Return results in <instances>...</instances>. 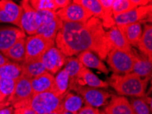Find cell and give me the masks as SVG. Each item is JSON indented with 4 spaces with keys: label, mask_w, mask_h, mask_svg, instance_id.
<instances>
[{
    "label": "cell",
    "mask_w": 152,
    "mask_h": 114,
    "mask_svg": "<svg viewBox=\"0 0 152 114\" xmlns=\"http://www.w3.org/2000/svg\"><path fill=\"white\" fill-rule=\"evenodd\" d=\"M30 5L36 11L49 10L57 12L58 10L55 0H31L29 1Z\"/></svg>",
    "instance_id": "obj_31"
},
{
    "label": "cell",
    "mask_w": 152,
    "mask_h": 114,
    "mask_svg": "<svg viewBox=\"0 0 152 114\" xmlns=\"http://www.w3.org/2000/svg\"><path fill=\"white\" fill-rule=\"evenodd\" d=\"M70 89L80 94L87 105L94 107H99L105 104L110 97L109 93L104 90L79 85L76 80L70 81Z\"/></svg>",
    "instance_id": "obj_6"
},
{
    "label": "cell",
    "mask_w": 152,
    "mask_h": 114,
    "mask_svg": "<svg viewBox=\"0 0 152 114\" xmlns=\"http://www.w3.org/2000/svg\"><path fill=\"white\" fill-rule=\"evenodd\" d=\"M77 79L83 80V85L87 84L89 85V87L91 88H107L109 85L107 82L99 79L96 74L92 73L90 70L86 68L83 64L80 66V71L79 74H78Z\"/></svg>",
    "instance_id": "obj_21"
},
{
    "label": "cell",
    "mask_w": 152,
    "mask_h": 114,
    "mask_svg": "<svg viewBox=\"0 0 152 114\" xmlns=\"http://www.w3.org/2000/svg\"><path fill=\"white\" fill-rule=\"evenodd\" d=\"M6 98V96H4L3 94H1V93L0 92V103H2V102L5 101Z\"/></svg>",
    "instance_id": "obj_41"
},
{
    "label": "cell",
    "mask_w": 152,
    "mask_h": 114,
    "mask_svg": "<svg viewBox=\"0 0 152 114\" xmlns=\"http://www.w3.org/2000/svg\"><path fill=\"white\" fill-rule=\"evenodd\" d=\"M25 53V39L22 38L18 40L11 46V47L4 52V56L11 59L16 62H23Z\"/></svg>",
    "instance_id": "obj_23"
},
{
    "label": "cell",
    "mask_w": 152,
    "mask_h": 114,
    "mask_svg": "<svg viewBox=\"0 0 152 114\" xmlns=\"http://www.w3.org/2000/svg\"><path fill=\"white\" fill-rule=\"evenodd\" d=\"M77 114H105L104 112H100L98 109L89 105H85L82 107Z\"/></svg>",
    "instance_id": "obj_35"
},
{
    "label": "cell",
    "mask_w": 152,
    "mask_h": 114,
    "mask_svg": "<svg viewBox=\"0 0 152 114\" xmlns=\"http://www.w3.org/2000/svg\"><path fill=\"white\" fill-rule=\"evenodd\" d=\"M13 114H36L35 111L29 107V106L22 107L15 109Z\"/></svg>",
    "instance_id": "obj_36"
},
{
    "label": "cell",
    "mask_w": 152,
    "mask_h": 114,
    "mask_svg": "<svg viewBox=\"0 0 152 114\" xmlns=\"http://www.w3.org/2000/svg\"><path fill=\"white\" fill-rule=\"evenodd\" d=\"M107 32L113 48L126 53H133L134 51L125 36L118 29L117 25L112 27Z\"/></svg>",
    "instance_id": "obj_16"
},
{
    "label": "cell",
    "mask_w": 152,
    "mask_h": 114,
    "mask_svg": "<svg viewBox=\"0 0 152 114\" xmlns=\"http://www.w3.org/2000/svg\"><path fill=\"white\" fill-rule=\"evenodd\" d=\"M23 9L15 2L10 0L0 1V23H10L22 29L21 17Z\"/></svg>",
    "instance_id": "obj_10"
},
{
    "label": "cell",
    "mask_w": 152,
    "mask_h": 114,
    "mask_svg": "<svg viewBox=\"0 0 152 114\" xmlns=\"http://www.w3.org/2000/svg\"><path fill=\"white\" fill-rule=\"evenodd\" d=\"M14 107L12 106L6 107L0 109V114H13Z\"/></svg>",
    "instance_id": "obj_38"
},
{
    "label": "cell",
    "mask_w": 152,
    "mask_h": 114,
    "mask_svg": "<svg viewBox=\"0 0 152 114\" xmlns=\"http://www.w3.org/2000/svg\"><path fill=\"white\" fill-rule=\"evenodd\" d=\"M151 4L139 6L127 13H122L114 18L115 23L117 26L139 23L140 21H142L149 15H151Z\"/></svg>",
    "instance_id": "obj_11"
},
{
    "label": "cell",
    "mask_w": 152,
    "mask_h": 114,
    "mask_svg": "<svg viewBox=\"0 0 152 114\" xmlns=\"http://www.w3.org/2000/svg\"><path fill=\"white\" fill-rule=\"evenodd\" d=\"M72 1H70V0H55V4H56L57 8L62 9L66 8V6L72 3Z\"/></svg>",
    "instance_id": "obj_37"
},
{
    "label": "cell",
    "mask_w": 152,
    "mask_h": 114,
    "mask_svg": "<svg viewBox=\"0 0 152 114\" xmlns=\"http://www.w3.org/2000/svg\"><path fill=\"white\" fill-rule=\"evenodd\" d=\"M63 22L58 17L42 23L39 27L36 34H40L49 40H55L58 32L62 28Z\"/></svg>",
    "instance_id": "obj_19"
},
{
    "label": "cell",
    "mask_w": 152,
    "mask_h": 114,
    "mask_svg": "<svg viewBox=\"0 0 152 114\" xmlns=\"http://www.w3.org/2000/svg\"><path fill=\"white\" fill-rule=\"evenodd\" d=\"M78 60L86 68L96 69L106 74H108L109 73V69L101 61L100 58L96 56L93 53L89 51H85L80 53L78 56Z\"/></svg>",
    "instance_id": "obj_18"
},
{
    "label": "cell",
    "mask_w": 152,
    "mask_h": 114,
    "mask_svg": "<svg viewBox=\"0 0 152 114\" xmlns=\"http://www.w3.org/2000/svg\"><path fill=\"white\" fill-rule=\"evenodd\" d=\"M118 29L123 33L130 46L137 47L138 43L142 33V28L140 23L126 25H119Z\"/></svg>",
    "instance_id": "obj_20"
},
{
    "label": "cell",
    "mask_w": 152,
    "mask_h": 114,
    "mask_svg": "<svg viewBox=\"0 0 152 114\" xmlns=\"http://www.w3.org/2000/svg\"><path fill=\"white\" fill-rule=\"evenodd\" d=\"M105 114H135L128 100L124 96H113L104 109Z\"/></svg>",
    "instance_id": "obj_17"
},
{
    "label": "cell",
    "mask_w": 152,
    "mask_h": 114,
    "mask_svg": "<svg viewBox=\"0 0 152 114\" xmlns=\"http://www.w3.org/2000/svg\"><path fill=\"white\" fill-rule=\"evenodd\" d=\"M132 73L140 77L149 79L151 73V61L147 57L140 56L137 53V58L133 66Z\"/></svg>",
    "instance_id": "obj_24"
},
{
    "label": "cell",
    "mask_w": 152,
    "mask_h": 114,
    "mask_svg": "<svg viewBox=\"0 0 152 114\" xmlns=\"http://www.w3.org/2000/svg\"><path fill=\"white\" fill-rule=\"evenodd\" d=\"M31 85L34 94L45 92L55 93V77L47 71L37 77L31 79Z\"/></svg>",
    "instance_id": "obj_15"
},
{
    "label": "cell",
    "mask_w": 152,
    "mask_h": 114,
    "mask_svg": "<svg viewBox=\"0 0 152 114\" xmlns=\"http://www.w3.org/2000/svg\"><path fill=\"white\" fill-rule=\"evenodd\" d=\"M72 2L79 4L87 11H89L93 15V17L100 19L104 27L110 29L116 25L114 18L110 19L105 15L100 0H75Z\"/></svg>",
    "instance_id": "obj_13"
},
{
    "label": "cell",
    "mask_w": 152,
    "mask_h": 114,
    "mask_svg": "<svg viewBox=\"0 0 152 114\" xmlns=\"http://www.w3.org/2000/svg\"><path fill=\"white\" fill-rule=\"evenodd\" d=\"M55 41L40 34L32 35L25 40V59L23 62H29L41 59L42 55L55 45Z\"/></svg>",
    "instance_id": "obj_5"
},
{
    "label": "cell",
    "mask_w": 152,
    "mask_h": 114,
    "mask_svg": "<svg viewBox=\"0 0 152 114\" xmlns=\"http://www.w3.org/2000/svg\"><path fill=\"white\" fill-rule=\"evenodd\" d=\"M55 43L66 57L89 51L104 60L113 49L102 22L95 17L84 23H64L57 34Z\"/></svg>",
    "instance_id": "obj_1"
},
{
    "label": "cell",
    "mask_w": 152,
    "mask_h": 114,
    "mask_svg": "<svg viewBox=\"0 0 152 114\" xmlns=\"http://www.w3.org/2000/svg\"><path fill=\"white\" fill-rule=\"evenodd\" d=\"M23 75L21 64L15 62H8L0 67V77L18 79Z\"/></svg>",
    "instance_id": "obj_27"
},
{
    "label": "cell",
    "mask_w": 152,
    "mask_h": 114,
    "mask_svg": "<svg viewBox=\"0 0 152 114\" xmlns=\"http://www.w3.org/2000/svg\"><path fill=\"white\" fill-rule=\"evenodd\" d=\"M131 106L135 114H149L150 109L145 101L142 99H132Z\"/></svg>",
    "instance_id": "obj_33"
},
{
    "label": "cell",
    "mask_w": 152,
    "mask_h": 114,
    "mask_svg": "<svg viewBox=\"0 0 152 114\" xmlns=\"http://www.w3.org/2000/svg\"><path fill=\"white\" fill-rule=\"evenodd\" d=\"M148 81V79H142L134 73L124 75L113 74L109 85L119 95L142 97L145 94Z\"/></svg>",
    "instance_id": "obj_2"
},
{
    "label": "cell",
    "mask_w": 152,
    "mask_h": 114,
    "mask_svg": "<svg viewBox=\"0 0 152 114\" xmlns=\"http://www.w3.org/2000/svg\"><path fill=\"white\" fill-rule=\"evenodd\" d=\"M17 79L0 77V92L6 97H9L15 89Z\"/></svg>",
    "instance_id": "obj_32"
},
{
    "label": "cell",
    "mask_w": 152,
    "mask_h": 114,
    "mask_svg": "<svg viewBox=\"0 0 152 114\" xmlns=\"http://www.w3.org/2000/svg\"><path fill=\"white\" fill-rule=\"evenodd\" d=\"M61 114H74V113L69 112V111H67L64 110H64L61 112Z\"/></svg>",
    "instance_id": "obj_42"
},
{
    "label": "cell",
    "mask_w": 152,
    "mask_h": 114,
    "mask_svg": "<svg viewBox=\"0 0 152 114\" xmlns=\"http://www.w3.org/2000/svg\"><path fill=\"white\" fill-rule=\"evenodd\" d=\"M66 66H65V71L67 72L68 74L69 79L70 81L77 79L78 74L79 73L81 63L79 62L78 58L68 57H66Z\"/></svg>",
    "instance_id": "obj_30"
},
{
    "label": "cell",
    "mask_w": 152,
    "mask_h": 114,
    "mask_svg": "<svg viewBox=\"0 0 152 114\" xmlns=\"http://www.w3.org/2000/svg\"><path fill=\"white\" fill-rule=\"evenodd\" d=\"M66 57L60 50L52 46L41 57V61L46 70L50 74H55L62 68L66 62Z\"/></svg>",
    "instance_id": "obj_12"
},
{
    "label": "cell",
    "mask_w": 152,
    "mask_h": 114,
    "mask_svg": "<svg viewBox=\"0 0 152 114\" xmlns=\"http://www.w3.org/2000/svg\"><path fill=\"white\" fill-rule=\"evenodd\" d=\"M69 79L68 74L65 71V69L61 70L57 74L55 78V93L58 96L64 94L66 93L69 86Z\"/></svg>",
    "instance_id": "obj_28"
},
{
    "label": "cell",
    "mask_w": 152,
    "mask_h": 114,
    "mask_svg": "<svg viewBox=\"0 0 152 114\" xmlns=\"http://www.w3.org/2000/svg\"><path fill=\"white\" fill-rule=\"evenodd\" d=\"M25 38V32L19 28L6 27L0 28V51L4 53L18 39Z\"/></svg>",
    "instance_id": "obj_14"
},
{
    "label": "cell",
    "mask_w": 152,
    "mask_h": 114,
    "mask_svg": "<svg viewBox=\"0 0 152 114\" xmlns=\"http://www.w3.org/2000/svg\"><path fill=\"white\" fill-rule=\"evenodd\" d=\"M63 110H64V108H63V106H62V104H61V107H60V108H59L58 110L55 111H54V112H53V113H47V114H61V112Z\"/></svg>",
    "instance_id": "obj_40"
},
{
    "label": "cell",
    "mask_w": 152,
    "mask_h": 114,
    "mask_svg": "<svg viewBox=\"0 0 152 114\" xmlns=\"http://www.w3.org/2000/svg\"><path fill=\"white\" fill-rule=\"evenodd\" d=\"M34 96L33 90L31 85V79L23 74L17 79L15 89L7 101L14 109L29 106L32 96Z\"/></svg>",
    "instance_id": "obj_7"
},
{
    "label": "cell",
    "mask_w": 152,
    "mask_h": 114,
    "mask_svg": "<svg viewBox=\"0 0 152 114\" xmlns=\"http://www.w3.org/2000/svg\"><path fill=\"white\" fill-rule=\"evenodd\" d=\"M67 92L58 96L53 92H45L34 94L29 107L36 114L53 113L60 108L62 102Z\"/></svg>",
    "instance_id": "obj_3"
},
{
    "label": "cell",
    "mask_w": 152,
    "mask_h": 114,
    "mask_svg": "<svg viewBox=\"0 0 152 114\" xmlns=\"http://www.w3.org/2000/svg\"><path fill=\"white\" fill-rule=\"evenodd\" d=\"M83 99L81 97L72 94L68 93L62 102V106L64 110L74 114H77L82 108Z\"/></svg>",
    "instance_id": "obj_26"
},
{
    "label": "cell",
    "mask_w": 152,
    "mask_h": 114,
    "mask_svg": "<svg viewBox=\"0 0 152 114\" xmlns=\"http://www.w3.org/2000/svg\"><path fill=\"white\" fill-rule=\"evenodd\" d=\"M23 14L21 17L22 29L29 35H35L41 24V20L38 12L32 8L29 1H21Z\"/></svg>",
    "instance_id": "obj_9"
},
{
    "label": "cell",
    "mask_w": 152,
    "mask_h": 114,
    "mask_svg": "<svg viewBox=\"0 0 152 114\" xmlns=\"http://www.w3.org/2000/svg\"><path fill=\"white\" fill-rule=\"evenodd\" d=\"M114 0H100V2L104 12L105 15L110 18L113 19V5Z\"/></svg>",
    "instance_id": "obj_34"
},
{
    "label": "cell",
    "mask_w": 152,
    "mask_h": 114,
    "mask_svg": "<svg viewBox=\"0 0 152 114\" xmlns=\"http://www.w3.org/2000/svg\"><path fill=\"white\" fill-rule=\"evenodd\" d=\"M137 47L140 51L151 61L152 57V26L146 24L140 40L138 43Z\"/></svg>",
    "instance_id": "obj_22"
},
{
    "label": "cell",
    "mask_w": 152,
    "mask_h": 114,
    "mask_svg": "<svg viewBox=\"0 0 152 114\" xmlns=\"http://www.w3.org/2000/svg\"><path fill=\"white\" fill-rule=\"evenodd\" d=\"M23 74L29 79H33L47 71L41 59L29 62H23L21 64Z\"/></svg>",
    "instance_id": "obj_25"
},
{
    "label": "cell",
    "mask_w": 152,
    "mask_h": 114,
    "mask_svg": "<svg viewBox=\"0 0 152 114\" xmlns=\"http://www.w3.org/2000/svg\"><path fill=\"white\" fill-rule=\"evenodd\" d=\"M56 14L63 23H86L93 15L79 4L72 2L66 8L57 10Z\"/></svg>",
    "instance_id": "obj_8"
},
{
    "label": "cell",
    "mask_w": 152,
    "mask_h": 114,
    "mask_svg": "<svg viewBox=\"0 0 152 114\" xmlns=\"http://www.w3.org/2000/svg\"><path fill=\"white\" fill-rule=\"evenodd\" d=\"M10 62V61L8 59V58L6 57L4 55H2L1 52H0V67L4 66V65L6 64L7 63H8Z\"/></svg>",
    "instance_id": "obj_39"
},
{
    "label": "cell",
    "mask_w": 152,
    "mask_h": 114,
    "mask_svg": "<svg viewBox=\"0 0 152 114\" xmlns=\"http://www.w3.org/2000/svg\"><path fill=\"white\" fill-rule=\"evenodd\" d=\"M137 7L133 0H114L113 5V18L122 13H127L128 11L133 10Z\"/></svg>",
    "instance_id": "obj_29"
},
{
    "label": "cell",
    "mask_w": 152,
    "mask_h": 114,
    "mask_svg": "<svg viewBox=\"0 0 152 114\" xmlns=\"http://www.w3.org/2000/svg\"><path fill=\"white\" fill-rule=\"evenodd\" d=\"M107 62L114 74L132 73L133 66L137 58V53H126L117 49H112L107 55Z\"/></svg>",
    "instance_id": "obj_4"
}]
</instances>
